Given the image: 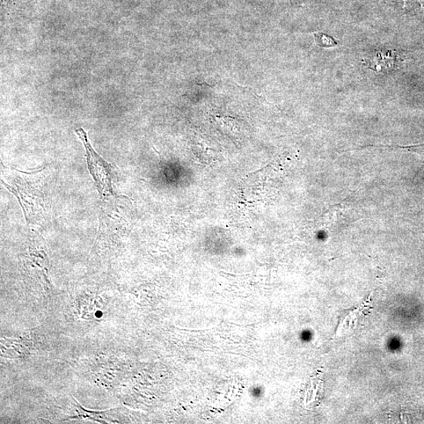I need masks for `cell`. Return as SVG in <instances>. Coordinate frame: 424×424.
I'll list each match as a JSON object with an SVG mask.
<instances>
[{
	"instance_id": "cell-4",
	"label": "cell",
	"mask_w": 424,
	"mask_h": 424,
	"mask_svg": "<svg viewBox=\"0 0 424 424\" xmlns=\"http://www.w3.org/2000/svg\"><path fill=\"white\" fill-rule=\"evenodd\" d=\"M367 62L372 69H379L380 65L384 62H386L391 65V68H394L396 67L397 58L396 55H394V53H381L372 57L371 60L369 58Z\"/></svg>"
},
{
	"instance_id": "cell-1",
	"label": "cell",
	"mask_w": 424,
	"mask_h": 424,
	"mask_svg": "<svg viewBox=\"0 0 424 424\" xmlns=\"http://www.w3.org/2000/svg\"><path fill=\"white\" fill-rule=\"evenodd\" d=\"M76 133L86 149L87 165L101 196H113L112 188V166L95 152L83 128L76 129Z\"/></svg>"
},
{
	"instance_id": "cell-5",
	"label": "cell",
	"mask_w": 424,
	"mask_h": 424,
	"mask_svg": "<svg viewBox=\"0 0 424 424\" xmlns=\"http://www.w3.org/2000/svg\"><path fill=\"white\" fill-rule=\"evenodd\" d=\"M314 39L317 45L320 48H330L338 46L339 43L335 40L332 36L323 33H318L313 34Z\"/></svg>"
},
{
	"instance_id": "cell-3",
	"label": "cell",
	"mask_w": 424,
	"mask_h": 424,
	"mask_svg": "<svg viewBox=\"0 0 424 424\" xmlns=\"http://www.w3.org/2000/svg\"><path fill=\"white\" fill-rule=\"evenodd\" d=\"M369 309L367 304L364 303L362 306L358 307V308L355 310L347 311L348 313H347L346 317L342 318L340 320L337 333L341 331L342 328L343 330H348V328H355L359 321L364 319L365 313H368L367 311Z\"/></svg>"
},
{
	"instance_id": "cell-2",
	"label": "cell",
	"mask_w": 424,
	"mask_h": 424,
	"mask_svg": "<svg viewBox=\"0 0 424 424\" xmlns=\"http://www.w3.org/2000/svg\"><path fill=\"white\" fill-rule=\"evenodd\" d=\"M80 415L83 416L84 418H89L93 420L100 422L102 418L101 423H123V411L120 408L111 409V411L104 412H94L87 411L84 409L79 405L77 406Z\"/></svg>"
}]
</instances>
